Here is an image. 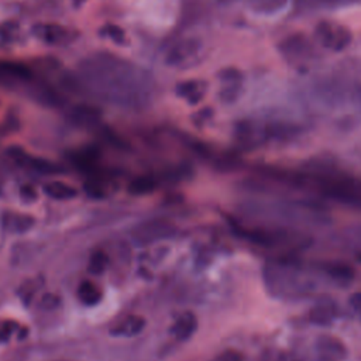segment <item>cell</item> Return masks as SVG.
<instances>
[{"mask_svg":"<svg viewBox=\"0 0 361 361\" xmlns=\"http://www.w3.org/2000/svg\"><path fill=\"white\" fill-rule=\"evenodd\" d=\"M360 102H361V93H360Z\"/></svg>","mask_w":361,"mask_h":361,"instance_id":"f546056e","label":"cell"},{"mask_svg":"<svg viewBox=\"0 0 361 361\" xmlns=\"http://www.w3.org/2000/svg\"><path fill=\"white\" fill-rule=\"evenodd\" d=\"M315 40L327 50L340 53L350 45L353 36L351 32L338 23L321 21L315 27Z\"/></svg>","mask_w":361,"mask_h":361,"instance_id":"3957f363","label":"cell"},{"mask_svg":"<svg viewBox=\"0 0 361 361\" xmlns=\"http://www.w3.org/2000/svg\"><path fill=\"white\" fill-rule=\"evenodd\" d=\"M214 2L222 5V6H230V5L236 3V2H238V0H214Z\"/></svg>","mask_w":361,"mask_h":361,"instance_id":"f1b7e54d","label":"cell"},{"mask_svg":"<svg viewBox=\"0 0 361 361\" xmlns=\"http://www.w3.org/2000/svg\"><path fill=\"white\" fill-rule=\"evenodd\" d=\"M327 273L330 277L342 281H350L354 275V270L346 266V264H332V266L327 267Z\"/></svg>","mask_w":361,"mask_h":361,"instance_id":"44dd1931","label":"cell"},{"mask_svg":"<svg viewBox=\"0 0 361 361\" xmlns=\"http://www.w3.org/2000/svg\"><path fill=\"white\" fill-rule=\"evenodd\" d=\"M33 33L41 41L53 45L68 42L71 36L66 29L55 26V24H37V26L33 27Z\"/></svg>","mask_w":361,"mask_h":361,"instance_id":"7c38bea8","label":"cell"},{"mask_svg":"<svg viewBox=\"0 0 361 361\" xmlns=\"http://www.w3.org/2000/svg\"><path fill=\"white\" fill-rule=\"evenodd\" d=\"M213 361H246V357L242 351L234 350V349H227L216 356Z\"/></svg>","mask_w":361,"mask_h":361,"instance_id":"d4e9b609","label":"cell"},{"mask_svg":"<svg viewBox=\"0 0 361 361\" xmlns=\"http://www.w3.org/2000/svg\"><path fill=\"white\" fill-rule=\"evenodd\" d=\"M23 330L26 329L14 321H2L0 322V345L8 343L13 338L21 339L23 336H26V333H21Z\"/></svg>","mask_w":361,"mask_h":361,"instance_id":"d6986e66","label":"cell"},{"mask_svg":"<svg viewBox=\"0 0 361 361\" xmlns=\"http://www.w3.org/2000/svg\"><path fill=\"white\" fill-rule=\"evenodd\" d=\"M206 90H208L206 82L197 81V79L181 82L175 88V92L179 98L185 99L190 105L199 103L203 99V96L206 95Z\"/></svg>","mask_w":361,"mask_h":361,"instance_id":"4fadbf2b","label":"cell"},{"mask_svg":"<svg viewBox=\"0 0 361 361\" xmlns=\"http://www.w3.org/2000/svg\"><path fill=\"white\" fill-rule=\"evenodd\" d=\"M264 282L267 288L279 298H295L308 294L314 284L298 269L294 266H269L264 269Z\"/></svg>","mask_w":361,"mask_h":361,"instance_id":"6da1fadb","label":"cell"},{"mask_svg":"<svg viewBox=\"0 0 361 361\" xmlns=\"http://www.w3.org/2000/svg\"><path fill=\"white\" fill-rule=\"evenodd\" d=\"M154 186H155V184L151 178L141 177V178L134 179L130 184V190L136 195H142V194H149V192H151L154 189Z\"/></svg>","mask_w":361,"mask_h":361,"instance_id":"7402d4cb","label":"cell"},{"mask_svg":"<svg viewBox=\"0 0 361 361\" xmlns=\"http://www.w3.org/2000/svg\"><path fill=\"white\" fill-rule=\"evenodd\" d=\"M20 195L24 202H34L37 199V192L33 186L30 185H24L20 189Z\"/></svg>","mask_w":361,"mask_h":361,"instance_id":"4316f807","label":"cell"},{"mask_svg":"<svg viewBox=\"0 0 361 361\" xmlns=\"http://www.w3.org/2000/svg\"><path fill=\"white\" fill-rule=\"evenodd\" d=\"M78 299L85 306H96L102 302L103 292L101 288L92 281H82L77 291Z\"/></svg>","mask_w":361,"mask_h":361,"instance_id":"9a60e30c","label":"cell"},{"mask_svg":"<svg viewBox=\"0 0 361 361\" xmlns=\"http://www.w3.org/2000/svg\"><path fill=\"white\" fill-rule=\"evenodd\" d=\"M0 74H3L8 78L12 79H23L27 81L32 78V71L26 65H23L20 62H13V61H2L0 62Z\"/></svg>","mask_w":361,"mask_h":361,"instance_id":"e0dca14e","label":"cell"},{"mask_svg":"<svg viewBox=\"0 0 361 361\" xmlns=\"http://www.w3.org/2000/svg\"><path fill=\"white\" fill-rule=\"evenodd\" d=\"M249 8L258 14H275L285 8L288 0H246Z\"/></svg>","mask_w":361,"mask_h":361,"instance_id":"ac0fdd59","label":"cell"},{"mask_svg":"<svg viewBox=\"0 0 361 361\" xmlns=\"http://www.w3.org/2000/svg\"><path fill=\"white\" fill-rule=\"evenodd\" d=\"M8 155L20 166L23 168H27L30 171H34L37 174H42V175H55V174H61L64 173V168L57 164L53 162L50 160H45L41 157H34L30 155L26 150H23L21 147L13 146L8 150Z\"/></svg>","mask_w":361,"mask_h":361,"instance_id":"5b68a950","label":"cell"},{"mask_svg":"<svg viewBox=\"0 0 361 361\" xmlns=\"http://www.w3.org/2000/svg\"><path fill=\"white\" fill-rule=\"evenodd\" d=\"M101 36L108 37L117 44H123L126 41V33L123 32V29L116 26V24H106V26H103V29L101 30Z\"/></svg>","mask_w":361,"mask_h":361,"instance_id":"603a6c76","label":"cell"},{"mask_svg":"<svg viewBox=\"0 0 361 361\" xmlns=\"http://www.w3.org/2000/svg\"><path fill=\"white\" fill-rule=\"evenodd\" d=\"M36 225V218L32 214L21 213V212H13V210H5L0 214V226L8 233L12 234H21L29 232Z\"/></svg>","mask_w":361,"mask_h":361,"instance_id":"9c48e42d","label":"cell"},{"mask_svg":"<svg viewBox=\"0 0 361 361\" xmlns=\"http://www.w3.org/2000/svg\"><path fill=\"white\" fill-rule=\"evenodd\" d=\"M58 305H60V298L55 294H45L40 301V306L45 310H53Z\"/></svg>","mask_w":361,"mask_h":361,"instance_id":"484cf974","label":"cell"},{"mask_svg":"<svg viewBox=\"0 0 361 361\" xmlns=\"http://www.w3.org/2000/svg\"><path fill=\"white\" fill-rule=\"evenodd\" d=\"M310 319L314 321L315 323H319V325H326V323H329V322L333 319L332 309H329V308H325V306L316 308V309L312 310V314H310Z\"/></svg>","mask_w":361,"mask_h":361,"instance_id":"cb8c5ba5","label":"cell"},{"mask_svg":"<svg viewBox=\"0 0 361 361\" xmlns=\"http://www.w3.org/2000/svg\"><path fill=\"white\" fill-rule=\"evenodd\" d=\"M197 329H198L197 315L194 312L186 310L177 318V321L171 326V334L178 342H186L195 334Z\"/></svg>","mask_w":361,"mask_h":361,"instance_id":"8fae6325","label":"cell"},{"mask_svg":"<svg viewBox=\"0 0 361 361\" xmlns=\"http://www.w3.org/2000/svg\"><path fill=\"white\" fill-rule=\"evenodd\" d=\"M202 54V42L188 37L177 41L165 54V64L173 68H188L195 65Z\"/></svg>","mask_w":361,"mask_h":361,"instance_id":"277c9868","label":"cell"},{"mask_svg":"<svg viewBox=\"0 0 361 361\" xmlns=\"http://www.w3.org/2000/svg\"><path fill=\"white\" fill-rule=\"evenodd\" d=\"M44 194L54 201H71L78 197V189L69 184L54 181L44 185Z\"/></svg>","mask_w":361,"mask_h":361,"instance_id":"5bb4252c","label":"cell"},{"mask_svg":"<svg viewBox=\"0 0 361 361\" xmlns=\"http://www.w3.org/2000/svg\"><path fill=\"white\" fill-rule=\"evenodd\" d=\"M314 349L318 361H345L349 353L345 342L329 333L318 336Z\"/></svg>","mask_w":361,"mask_h":361,"instance_id":"8992f818","label":"cell"},{"mask_svg":"<svg viewBox=\"0 0 361 361\" xmlns=\"http://www.w3.org/2000/svg\"><path fill=\"white\" fill-rule=\"evenodd\" d=\"M222 84L218 96L223 103H234L243 92V72L237 68H225L218 74Z\"/></svg>","mask_w":361,"mask_h":361,"instance_id":"52a82bcc","label":"cell"},{"mask_svg":"<svg viewBox=\"0 0 361 361\" xmlns=\"http://www.w3.org/2000/svg\"><path fill=\"white\" fill-rule=\"evenodd\" d=\"M350 306L361 316V292H354L349 298Z\"/></svg>","mask_w":361,"mask_h":361,"instance_id":"83f0119b","label":"cell"},{"mask_svg":"<svg viewBox=\"0 0 361 361\" xmlns=\"http://www.w3.org/2000/svg\"><path fill=\"white\" fill-rule=\"evenodd\" d=\"M146 325L147 322L142 316L127 315L112 326L110 334L116 336V338H133V336L140 334Z\"/></svg>","mask_w":361,"mask_h":361,"instance_id":"30bf717a","label":"cell"},{"mask_svg":"<svg viewBox=\"0 0 361 361\" xmlns=\"http://www.w3.org/2000/svg\"><path fill=\"white\" fill-rule=\"evenodd\" d=\"M171 233H173V229L168 223L161 222V221H151V222L138 225L133 230L132 236L137 243L147 245V243L155 242V240L168 237Z\"/></svg>","mask_w":361,"mask_h":361,"instance_id":"ba28073f","label":"cell"},{"mask_svg":"<svg viewBox=\"0 0 361 361\" xmlns=\"http://www.w3.org/2000/svg\"><path fill=\"white\" fill-rule=\"evenodd\" d=\"M279 54L294 66L303 68L316 58L315 47L303 34H292L285 37L278 44Z\"/></svg>","mask_w":361,"mask_h":361,"instance_id":"7a4b0ae2","label":"cell"},{"mask_svg":"<svg viewBox=\"0 0 361 361\" xmlns=\"http://www.w3.org/2000/svg\"><path fill=\"white\" fill-rule=\"evenodd\" d=\"M71 119L78 125L92 126L101 120V112L90 105H78L71 110Z\"/></svg>","mask_w":361,"mask_h":361,"instance_id":"2e32d148","label":"cell"},{"mask_svg":"<svg viewBox=\"0 0 361 361\" xmlns=\"http://www.w3.org/2000/svg\"><path fill=\"white\" fill-rule=\"evenodd\" d=\"M109 266V257L105 251L96 250L92 253L89 262H88V271L92 275H102Z\"/></svg>","mask_w":361,"mask_h":361,"instance_id":"ffe728a7","label":"cell"}]
</instances>
